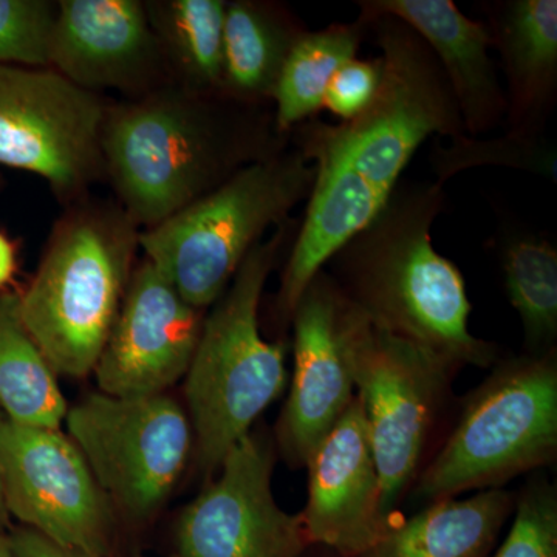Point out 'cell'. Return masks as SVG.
<instances>
[{
  "mask_svg": "<svg viewBox=\"0 0 557 557\" xmlns=\"http://www.w3.org/2000/svg\"><path fill=\"white\" fill-rule=\"evenodd\" d=\"M486 20L507 78V134L542 138L557 98V2L491 3Z\"/></svg>",
  "mask_w": 557,
  "mask_h": 557,
  "instance_id": "18",
  "label": "cell"
},
{
  "mask_svg": "<svg viewBox=\"0 0 557 557\" xmlns=\"http://www.w3.org/2000/svg\"><path fill=\"white\" fill-rule=\"evenodd\" d=\"M298 226L288 220L260 242L205 318L185 375V397L199 467L209 475L218 474L287 383L284 347L263 338L259 310L267 282Z\"/></svg>",
  "mask_w": 557,
  "mask_h": 557,
  "instance_id": "5",
  "label": "cell"
},
{
  "mask_svg": "<svg viewBox=\"0 0 557 557\" xmlns=\"http://www.w3.org/2000/svg\"><path fill=\"white\" fill-rule=\"evenodd\" d=\"M50 69L79 89L119 90L129 100L172 83L139 0H60Z\"/></svg>",
  "mask_w": 557,
  "mask_h": 557,
  "instance_id": "15",
  "label": "cell"
},
{
  "mask_svg": "<svg viewBox=\"0 0 557 557\" xmlns=\"http://www.w3.org/2000/svg\"><path fill=\"white\" fill-rule=\"evenodd\" d=\"M358 310L327 270L318 271L292 314V387L277 426L278 448L293 467L338 423L357 397L351 336Z\"/></svg>",
  "mask_w": 557,
  "mask_h": 557,
  "instance_id": "13",
  "label": "cell"
},
{
  "mask_svg": "<svg viewBox=\"0 0 557 557\" xmlns=\"http://www.w3.org/2000/svg\"><path fill=\"white\" fill-rule=\"evenodd\" d=\"M108 108L54 70L0 64V166L46 180L65 207L87 199L106 180Z\"/></svg>",
  "mask_w": 557,
  "mask_h": 557,
  "instance_id": "9",
  "label": "cell"
},
{
  "mask_svg": "<svg viewBox=\"0 0 557 557\" xmlns=\"http://www.w3.org/2000/svg\"><path fill=\"white\" fill-rule=\"evenodd\" d=\"M509 302L522 321L530 355L555 350L557 338V249L549 240L522 237L502 251Z\"/></svg>",
  "mask_w": 557,
  "mask_h": 557,
  "instance_id": "24",
  "label": "cell"
},
{
  "mask_svg": "<svg viewBox=\"0 0 557 557\" xmlns=\"http://www.w3.org/2000/svg\"><path fill=\"white\" fill-rule=\"evenodd\" d=\"M0 483L10 519L61 547L91 557L112 549L109 498L69 435L5 420Z\"/></svg>",
  "mask_w": 557,
  "mask_h": 557,
  "instance_id": "11",
  "label": "cell"
},
{
  "mask_svg": "<svg viewBox=\"0 0 557 557\" xmlns=\"http://www.w3.org/2000/svg\"><path fill=\"white\" fill-rule=\"evenodd\" d=\"M368 25L383 62L375 100L354 119L329 124L314 116L292 132L314 183L281 274L276 309L284 322L314 274L383 211L420 146L432 135H467L428 44L395 17Z\"/></svg>",
  "mask_w": 557,
  "mask_h": 557,
  "instance_id": "1",
  "label": "cell"
},
{
  "mask_svg": "<svg viewBox=\"0 0 557 557\" xmlns=\"http://www.w3.org/2000/svg\"><path fill=\"white\" fill-rule=\"evenodd\" d=\"M516 518L491 557H557V493L536 480L516 497Z\"/></svg>",
  "mask_w": 557,
  "mask_h": 557,
  "instance_id": "27",
  "label": "cell"
},
{
  "mask_svg": "<svg viewBox=\"0 0 557 557\" xmlns=\"http://www.w3.org/2000/svg\"><path fill=\"white\" fill-rule=\"evenodd\" d=\"M0 557H14L9 547L5 534L0 533Z\"/></svg>",
  "mask_w": 557,
  "mask_h": 557,
  "instance_id": "32",
  "label": "cell"
},
{
  "mask_svg": "<svg viewBox=\"0 0 557 557\" xmlns=\"http://www.w3.org/2000/svg\"><path fill=\"white\" fill-rule=\"evenodd\" d=\"M351 358L383 508L391 518L416 479L453 372L420 348L375 327L359 310Z\"/></svg>",
  "mask_w": 557,
  "mask_h": 557,
  "instance_id": "10",
  "label": "cell"
},
{
  "mask_svg": "<svg viewBox=\"0 0 557 557\" xmlns=\"http://www.w3.org/2000/svg\"><path fill=\"white\" fill-rule=\"evenodd\" d=\"M383 62L381 58L350 60L333 75L325 90L322 109L341 121L354 119L368 108L379 94Z\"/></svg>",
  "mask_w": 557,
  "mask_h": 557,
  "instance_id": "28",
  "label": "cell"
},
{
  "mask_svg": "<svg viewBox=\"0 0 557 557\" xmlns=\"http://www.w3.org/2000/svg\"><path fill=\"white\" fill-rule=\"evenodd\" d=\"M306 32V24L281 3L226 2L223 97L240 104L270 106L289 51Z\"/></svg>",
  "mask_w": 557,
  "mask_h": 557,
  "instance_id": "20",
  "label": "cell"
},
{
  "mask_svg": "<svg viewBox=\"0 0 557 557\" xmlns=\"http://www.w3.org/2000/svg\"><path fill=\"white\" fill-rule=\"evenodd\" d=\"M58 2L0 0V64L50 69Z\"/></svg>",
  "mask_w": 557,
  "mask_h": 557,
  "instance_id": "26",
  "label": "cell"
},
{
  "mask_svg": "<svg viewBox=\"0 0 557 557\" xmlns=\"http://www.w3.org/2000/svg\"><path fill=\"white\" fill-rule=\"evenodd\" d=\"M274 460L271 443L255 434L230 450L218 479L180 516L178 557L302 556V519L274 498Z\"/></svg>",
  "mask_w": 557,
  "mask_h": 557,
  "instance_id": "12",
  "label": "cell"
},
{
  "mask_svg": "<svg viewBox=\"0 0 557 557\" xmlns=\"http://www.w3.org/2000/svg\"><path fill=\"white\" fill-rule=\"evenodd\" d=\"M270 106L170 83L109 104L101 150L116 203L139 231L207 196L242 168L285 149Z\"/></svg>",
  "mask_w": 557,
  "mask_h": 557,
  "instance_id": "2",
  "label": "cell"
},
{
  "mask_svg": "<svg viewBox=\"0 0 557 557\" xmlns=\"http://www.w3.org/2000/svg\"><path fill=\"white\" fill-rule=\"evenodd\" d=\"M443 207L437 180L399 185L383 211L332 256L329 274L375 327L450 372L487 368L496 348L472 335L465 278L432 244V225Z\"/></svg>",
  "mask_w": 557,
  "mask_h": 557,
  "instance_id": "3",
  "label": "cell"
},
{
  "mask_svg": "<svg viewBox=\"0 0 557 557\" xmlns=\"http://www.w3.org/2000/svg\"><path fill=\"white\" fill-rule=\"evenodd\" d=\"M138 557H143V556H138ZM178 557V556H177Z\"/></svg>",
  "mask_w": 557,
  "mask_h": 557,
  "instance_id": "34",
  "label": "cell"
},
{
  "mask_svg": "<svg viewBox=\"0 0 557 557\" xmlns=\"http://www.w3.org/2000/svg\"><path fill=\"white\" fill-rule=\"evenodd\" d=\"M516 507L515 494L491 487L468 498H443L394 523L361 557H491Z\"/></svg>",
  "mask_w": 557,
  "mask_h": 557,
  "instance_id": "19",
  "label": "cell"
},
{
  "mask_svg": "<svg viewBox=\"0 0 557 557\" xmlns=\"http://www.w3.org/2000/svg\"><path fill=\"white\" fill-rule=\"evenodd\" d=\"M557 454L556 348L498 364L472 392L416 487L428 502L500 487Z\"/></svg>",
  "mask_w": 557,
  "mask_h": 557,
  "instance_id": "7",
  "label": "cell"
},
{
  "mask_svg": "<svg viewBox=\"0 0 557 557\" xmlns=\"http://www.w3.org/2000/svg\"><path fill=\"white\" fill-rule=\"evenodd\" d=\"M149 260L132 273L119 317L95 366L112 397L164 394L188 372L205 322Z\"/></svg>",
  "mask_w": 557,
  "mask_h": 557,
  "instance_id": "14",
  "label": "cell"
},
{
  "mask_svg": "<svg viewBox=\"0 0 557 557\" xmlns=\"http://www.w3.org/2000/svg\"><path fill=\"white\" fill-rule=\"evenodd\" d=\"M314 168L295 146L249 163L153 228L138 247L196 309L214 306L271 226L309 199Z\"/></svg>",
  "mask_w": 557,
  "mask_h": 557,
  "instance_id": "6",
  "label": "cell"
},
{
  "mask_svg": "<svg viewBox=\"0 0 557 557\" xmlns=\"http://www.w3.org/2000/svg\"><path fill=\"white\" fill-rule=\"evenodd\" d=\"M432 166L442 185L458 172L480 166L515 168L544 175L553 182L557 178L556 150L544 138H523L509 134L491 139L468 135L453 139L448 148L437 146L434 149Z\"/></svg>",
  "mask_w": 557,
  "mask_h": 557,
  "instance_id": "25",
  "label": "cell"
},
{
  "mask_svg": "<svg viewBox=\"0 0 557 557\" xmlns=\"http://www.w3.org/2000/svg\"><path fill=\"white\" fill-rule=\"evenodd\" d=\"M17 270L16 247L0 231V293L5 292Z\"/></svg>",
  "mask_w": 557,
  "mask_h": 557,
  "instance_id": "30",
  "label": "cell"
},
{
  "mask_svg": "<svg viewBox=\"0 0 557 557\" xmlns=\"http://www.w3.org/2000/svg\"><path fill=\"white\" fill-rule=\"evenodd\" d=\"M57 376L25 329L20 293H0V410L5 420L60 431L69 405Z\"/></svg>",
  "mask_w": 557,
  "mask_h": 557,
  "instance_id": "21",
  "label": "cell"
},
{
  "mask_svg": "<svg viewBox=\"0 0 557 557\" xmlns=\"http://www.w3.org/2000/svg\"><path fill=\"white\" fill-rule=\"evenodd\" d=\"M3 423H5V417H3L2 410H0V434H2ZM10 528L11 519L9 512H7L5 504H3L2 483H0V533L5 534Z\"/></svg>",
  "mask_w": 557,
  "mask_h": 557,
  "instance_id": "31",
  "label": "cell"
},
{
  "mask_svg": "<svg viewBox=\"0 0 557 557\" xmlns=\"http://www.w3.org/2000/svg\"><path fill=\"white\" fill-rule=\"evenodd\" d=\"M369 25L359 20L350 24H330L306 32L289 51L274 87V131L292 137L300 124L322 110L325 90L333 75L346 62L357 58Z\"/></svg>",
  "mask_w": 557,
  "mask_h": 557,
  "instance_id": "23",
  "label": "cell"
},
{
  "mask_svg": "<svg viewBox=\"0 0 557 557\" xmlns=\"http://www.w3.org/2000/svg\"><path fill=\"white\" fill-rule=\"evenodd\" d=\"M359 20L391 16L428 44L453 91L468 137L496 129L507 115L505 89L490 57V30L472 21L453 0H368L358 2Z\"/></svg>",
  "mask_w": 557,
  "mask_h": 557,
  "instance_id": "17",
  "label": "cell"
},
{
  "mask_svg": "<svg viewBox=\"0 0 557 557\" xmlns=\"http://www.w3.org/2000/svg\"><path fill=\"white\" fill-rule=\"evenodd\" d=\"M139 230L119 203L67 207L20 293L21 317L57 375L94 372L129 284Z\"/></svg>",
  "mask_w": 557,
  "mask_h": 557,
  "instance_id": "4",
  "label": "cell"
},
{
  "mask_svg": "<svg viewBox=\"0 0 557 557\" xmlns=\"http://www.w3.org/2000/svg\"><path fill=\"white\" fill-rule=\"evenodd\" d=\"M0 186H2V177H0Z\"/></svg>",
  "mask_w": 557,
  "mask_h": 557,
  "instance_id": "33",
  "label": "cell"
},
{
  "mask_svg": "<svg viewBox=\"0 0 557 557\" xmlns=\"http://www.w3.org/2000/svg\"><path fill=\"white\" fill-rule=\"evenodd\" d=\"M304 531L309 544L361 557L394 525L383 508L380 475L358 397L311 449Z\"/></svg>",
  "mask_w": 557,
  "mask_h": 557,
  "instance_id": "16",
  "label": "cell"
},
{
  "mask_svg": "<svg viewBox=\"0 0 557 557\" xmlns=\"http://www.w3.org/2000/svg\"><path fill=\"white\" fill-rule=\"evenodd\" d=\"M5 537L14 557H91L76 549L61 547L25 527H11Z\"/></svg>",
  "mask_w": 557,
  "mask_h": 557,
  "instance_id": "29",
  "label": "cell"
},
{
  "mask_svg": "<svg viewBox=\"0 0 557 557\" xmlns=\"http://www.w3.org/2000/svg\"><path fill=\"white\" fill-rule=\"evenodd\" d=\"M64 426L109 502L135 520L168 500L196 443L185 409L166 394L94 392L69 408Z\"/></svg>",
  "mask_w": 557,
  "mask_h": 557,
  "instance_id": "8",
  "label": "cell"
},
{
  "mask_svg": "<svg viewBox=\"0 0 557 557\" xmlns=\"http://www.w3.org/2000/svg\"><path fill=\"white\" fill-rule=\"evenodd\" d=\"M146 10L172 83L222 95L225 0H157Z\"/></svg>",
  "mask_w": 557,
  "mask_h": 557,
  "instance_id": "22",
  "label": "cell"
}]
</instances>
